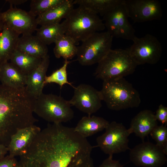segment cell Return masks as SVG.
<instances>
[{"label": "cell", "instance_id": "ac0fdd59", "mask_svg": "<svg viewBox=\"0 0 167 167\" xmlns=\"http://www.w3.org/2000/svg\"><path fill=\"white\" fill-rule=\"evenodd\" d=\"M36 35L19 37L16 50L32 56L43 59L48 55V48Z\"/></svg>", "mask_w": 167, "mask_h": 167}, {"label": "cell", "instance_id": "8fae6325", "mask_svg": "<svg viewBox=\"0 0 167 167\" xmlns=\"http://www.w3.org/2000/svg\"><path fill=\"white\" fill-rule=\"evenodd\" d=\"M130 161L138 166L162 167L167 161V154L156 144L143 142L131 149Z\"/></svg>", "mask_w": 167, "mask_h": 167}, {"label": "cell", "instance_id": "603a6c76", "mask_svg": "<svg viewBox=\"0 0 167 167\" xmlns=\"http://www.w3.org/2000/svg\"><path fill=\"white\" fill-rule=\"evenodd\" d=\"M42 59L16 50L10 60L14 66L27 75L39 65Z\"/></svg>", "mask_w": 167, "mask_h": 167}, {"label": "cell", "instance_id": "4316f807", "mask_svg": "<svg viewBox=\"0 0 167 167\" xmlns=\"http://www.w3.org/2000/svg\"><path fill=\"white\" fill-rule=\"evenodd\" d=\"M70 61L65 60L64 64L59 69L53 72L50 75L46 76L44 82V86L48 84L55 83L58 84L61 88L65 84H68L73 87L71 83L67 80V67Z\"/></svg>", "mask_w": 167, "mask_h": 167}, {"label": "cell", "instance_id": "7402d4cb", "mask_svg": "<svg viewBox=\"0 0 167 167\" xmlns=\"http://www.w3.org/2000/svg\"><path fill=\"white\" fill-rule=\"evenodd\" d=\"M109 123L103 118L88 115L83 117L74 129L82 137L86 138L105 129Z\"/></svg>", "mask_w": 167, "mask_h": 167}, {"label": "cell", "instance_id": "4fadbf2b", "mask_svg": "<svg viewBox=\"0 0 167 167\" xmlns=\"http://www.w3.org/2000/svg\"><path fill=\"white\" fill-rule=\"evenodd\" d=\"M4 24L19 35L32 34L38 25L36 17L30 12L10 5L7 10L0 12Z\"/></svg>", "mask_w": 167, "mask_h": 167}, {"label": "cell", "instance_id": "44dd1931", "mask_svg": "<svg viewBox=\"0 0 167 167\" xmlns=\"http://www.w3.org/2000/svg\"><path fill=\"white\" fill-rule=\"evenodd\" d=\"M0 81L1 84L7 86L23 88L26 85L27 75L7 62L0 65Z\"/></svg>", "mask_w": 167, "mask_h": 167}, {"label": "cell", "instance_id": "4dcf8cb0", "mask_svg": "<svg viewBox=\"0 0 167 167\" xmlns=\"http://www.w3.org/2000/svg\"><path fill=\"white\" fill-rule=\"evenodd\" d=\"M0 167H19L18 161L14 157L6 156L0 159Z\"/></svg>", "mask_w": 167, "mask_h": 167}, {"label": "cell", "instance_id": "cb8c5ba5", "mask_svg": "<svg viewBox=\"0 0 167 167\" xmlns=\"http://www.w3.org/2000/svg\"><path fill=\"white\" fill-rule=\"evenodd\" d=\"M124 0H75L74 4L86 7L103 16L107 12L122 3Z\"/></svg>", "mask_w": 167, "mask_h": 167}, {"label": "cell", "instance_id": "5bb4252c", "mask_svg": "<svg viewBox=\"0 0 167 167\" xmlns=\"http://www.w3.org/2000/svg\"><path fill=\"white\" fill-rule=\"evenodd\" d=\"M74 95L69 101L71 106L75 107L88 115L96 112L102 106L100 91L92 86L81 84L74 87Z\"/></svg>", "mask_w": 167, "mask_h": 167}, {"label": "cell", "instance_id": "d4e9b609", "mask_svg": "<svg viewBox=\"0 0 167 167\" xmlns=\"http://www.w3.org/2000/svg\"><path fill=\"white\" fill-rule=\"evenodd\" d=\"M54 53L57 58H62L65 60L71 59L76 56L77 46L75 42L70 37L64 34L54 43Z\"/></svg>", "mask_w": 167, "mask_h": 167}, {"label": "cell", "instance_id": "836d02e7", "mask_svg": "<svg viewBox=\"0 0 167 167\" xmlns=\"http://www.w3.org/2000/svg\"><path fill=\"white\" fill-rule=\"evenodd\" d=\"M27 0H6V2L9 3L10 5H18L27 2Z\"/></svg>", "mask_w": 167, "mask_h": 167}, {"label": "cell", "instance_id": "7c38bea8", "mask_svg": "<svg viewBox=\"0 0 167 167\" xmlns=\"http://www.w3.org/2000/svg\"><path fill=\"white\" fill-rule=\"evenodd\" d=\"M129 18L134 22L160 20L163 15L161 2L157 0H124Z\"/></svg>", "mask_w": 167, "mask_h": 167}, {"label": "cell", "instance_id": "ffe728a7", "mask_svg": "<svg viewBox=\"0 0 167 167\" xmlns=\"http://www.w3.org/2000/svg\"><path fill=\"white\" fill-rule=\"evenodd\" d=\"M73 1L65 0L62 3L37 17L38 25L42 26L60 23L73 8Z\"/></svg>", "mask_w": 167, "mask_h": 167}, {"label": "cell", "instance_id": "9a60e30c", "mask_svg": "<svg viewBox=\"0 0 167 167\" xmlns=\"http://www.w3.org/2000/svg\"><path fill=\"white\" fill-rule=\"evenodd\" d=\"M41 130L35 125L18 130L11 136L7 147L9 155L15 157L24 154Z\"/></svg>", "mask_w": 167, "mask_h": 167}, {"label": "cell", "instance_id": "484cf974", "mask_svg": "<svg viewBox=\"0 0 167 167\" xmlns=\"http://www.w3.org/2000/svg\"><path fill=\"white\" fill-rule=\"evenodd\" d=\"M36 31V36L46 45L54 43L59 37L65 34L62 23L42 26Z\"/></svg>", "mask_w": 167, "mask_h": 167}, {"label": "cell", "instance_id": "5b68a950", "mask_svg": "<svg viewBox=\"0 0 167 167\" xmlns=\"http://www.w3.org/2000/svg\"><path fill=\"white\" fill-rule=\"evenodd\" d=\"M137 65L127 49H111L98 63L94 73L103 81L113 80L132 74Z\"/></svg>", "mask_w": 167, "mask_h": 167}, {"label": "cell", "instance_id": "1f68e13d", "mask_svg": "<svg viewBox=\"0 0 167 167\" xmlns=\"http://www.w3.org/2000/svg\"><path fill=\"white\" fill-rule=\"evenodd\" d=\"M113 156H109L98 167H123L118 161L114 160Z\"/></svg>", "mask_w": 167, "mask_h": 167}, {"label": "cell", "instance_id": "e575fe53", "mask_svg": "<svg viewBox=\"0 0 167 167\" xmlns=\"http://www.w3.org/2000/svg\"><path fill=\"white\" fill-rule=\"evenodd\" d=\"M1 12H0V13ZM4 26V23L2 20L0 15V33L2 30Z\"/></svg>", "mask_w": 167, "mask_h": 167}, {"label": "cell", "instance_id": "f1b7e54d", "mask_svg": "<svg viewBox=\"0 0 167 167\" xmlns=\"http://www.w3.org/2000/svg\"><path fill=\"white\" fill-rule=\"evenodd\" d=\"M156 143L157 145L161 148L167 155V127L162 124L156 126L150 134Z\"/></svg>", "mask_w": 167, "mask_h": 167}, {"label": "cell", "instance_id": "9c48e42d", "mask_svg": "<svg viewBox=\"0 0 167 167\" xmlns=\"http://www.w3.org/2000/svg\"><path fill=\"white\" fill-rule=\"evenodd\" d=\"M104 134L96 139V147L109 156L130 150L128 129L122 123L113 121L109 123Z\"/></svg>", "mask_w": 167, "mask_h": 167}, {"label": "cell", "instance_id": "8992f818", "mask_svg": "<svg viewBox=\"0 0 167 167\" xmlns=\"http://www.w3.org/2000/svg\"><path fill=\"white\" fill-rule=\"evenodd\" d=\"M71 107L69 101L60 96L42 93L35 99L33 111L47 121L61 123L73 118Z\"/></svg>", "mask_w": 167, "mask_h": 167}, {"label": "cell", "instance_id": "f546056e", "mask_svg": "<svg viewBox=\"0 0 167 167\" xmlns=\"http://www.w3.org/2000/svg\"><path fill=\"white\" fill-rule=\"evenodd\" d=\"M155 116L156 120L162 124L166 126L167 124V107L162 104L160 105L156 110Z\"/></svg>", "mask_w": 167, "mask_h": 167}, {"label": "cell", "instance_id": "ba28073f", "mask_svg": "<svg viewBox=\"0 0 167 167\" xmlns=\"http://www.w3.org/2000/svg\"><path fill=\"white\" fill-rule=\"evenodd\" d=\"M132 41L133 44L127 49L137 66L145 64L154 65L159 61L162 49L156 37L148 34L141 37L136 36Z\"/></svg>", "mask_w": 167, "mask_h": 167}, {"label": "cell", "instance_id": "e0dca14e", "mask_svg": "<svg viewBox=\"0 0 167 167\" xmlns=\"http://www.w3.org/2000/svg\"><path fill=\"white\" fill-rule=\"evenodd\" d=\"M49 63L48 54L43 58L39 65L27 75L26 89L28 93L36 99L42 93L44 81Z\"/></svg>", "mask_w": 167, "mask_h": 167}, {"label": "cell", "instance_id": "52a82bcc", "mask_svg": "<svg viewBox=\"0 0 167 167\" xmlns=\"http://www.w3.org/2000/svg\"><path fill=\"white\" fill-rule=\"evenodd\" d=\"M113 38L107 31L93 34L77 46V60L84 66L98 63L111 49Z\"/></svg>", "mask_w": 167, "mask_h": 167}, {"label": "cell", "instance_id": "2e32d148", "mask_svg": "<svg viewBox=\"0 0 167 167\" xmlns=\"http://www.w3.org/2000/svg\"><path fill=\"white\" fill-rule=\"evenodd\" d=\"M157 125L155 114L151 110L145 109L140 111L132 119L128 130L130 134L134 133L143 140Z\"/></svg>", "mask_w": 167, "mask_h": 167}, {"label": "cell", "instance_id": "3957f363", "mask_svg": "<svg viewBox=\"0 0 167 167\" xmlns=\"http://www.w3.org/2000/svg\"><path fill=\"white\" fill-rule=\"evenodd\" d=\"M62 23L65 34L76 43L83 41L93 34L105 28L103 20L97 14L79 6L73 8Z\"/></svg>", "mask_w": 167, "mask_h": 167}, {"label": "cell", "instance_id": "7a4b0ae2", "mask_svg": "<svg viewBox=\"0 0 167 167\" xmlns=\"http://www.w3.org/2000/svg\"><path fill=\"white\" fill-rule=\"evenodd\" d=\"M35 99L23 88L0 84V144L6 147L18 130L34 125Z\"/></svg>", "mask_w": 167, "mask_h": 167}, {"label": "cell", "instance_id": "30bf717a", "mask_svg": "<svg viewBox=\"0 0 167 167\" xmlns=\"http://www.w3.org/2000/svg\"><path fill=\"white\" fill-rule=\"evenodd\" d=\"M123 2L103 16V20L108 32L113 37L132 40L136 36L135 30L128 20Z\"/></svg>", "mask_w": 167, "mask_h": 167}, {"label": "cell", "instance_id": "d6a6232c", "mask_svg": "<svg viewBox=\"0 0 167 167\" xmlns=\"http://www.w3.org/2000/svg\"><path fill=\"white\" fill-rule=\"evenodd\" d=\"M8 152L7 147L0 144V159L4 157Z\"/></svg>", "mask_w": 167, "mask_h": 167}, {"label": "cell", "instance_id": "83f0119b", "mask_svg": "<svg viewBox=\"0 0 167 167\" xmlns=\"http://www.w3.org/2000/svg\"><path fill=\"white\" fill-rule=\"evenodd\" d=\"M65 0H32L29 12L36 17L44 13Z\"/></svg>", "mask_w": 167, "mask_h": 167}, {"label": "cell", "instance_id": "d6986e66", "mask_svg": "<svg viewBox=\"0 0 167 167\" xmlns=\"http://www.w3.org/2000/svg\"><path fill=\"white\" fill-rule=\"evenodd\" d=\"M19 35L4 24L0 33V65L10 60L16 50Z\"/></svg>", "mask_w": 167, "mask_h": 167}, {"label": "cell", "instance_id": "6da1fadb", "mask_svg": "<svg viewBox=\"0 0 167 167\" xmlns=\"http://www.w3.org/2000/svg\"><path fill=\"white\" fill-rule=\"evenodd\" d=\"M92 148L74 128L49 124L20 156L19 167H94Z\"/></svg>", "mask_w": 167, "mask_h": 167}, {"label": "cell", "instance_id": "277c9868", "mask_svg": "<svg viewBox=\"0 0 167 167\" xmlns=\"http://www.w3.org/2000/svg\"><path fill=\"white\" fill-rule=\"evenodd\" d=\"M100 91L102 101L112 110L137 107L141 103L139 92L124 78L103 81Z\"/></svg>", "mask_w": 167, "mask_h": 167}]
</instances>
